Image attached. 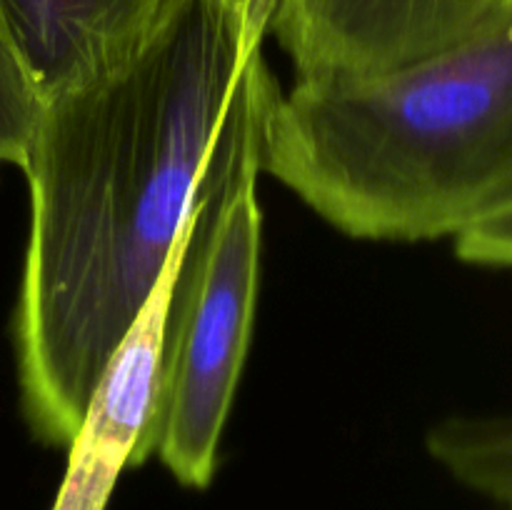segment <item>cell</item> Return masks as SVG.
I'll list each match as a JSON object with an SVG mask.
<instances>
[{"mask_svg": "<svg viewBox=\"0 0 512 510\" xmlns=\"http://www.w3.org/2000/svg\"><path fill=\"white\" fill-rule=\"evenodd\" d=\"M270 0H178L115 73L45 100L23 173L15 310L25 420L70 445L178 250L208 155L263 58Z\"/></svg>", "mask_w": 512, "mask_h": 510, "instance_id": "cell-1", "label": "cell"}, {"mask_svg": "<svg viewBox=\"0 0 512 510\" xmlns=\"http://www.w3.org/2000/svg\"><path fill=\"white\" fill-rule=\"evenodd\" d=\"M260 173L358 240L458 238L512 203V0L398 73L275 95Z\"/></svg>", "mask_w": 512, "mask_h": 510, "instance_id": "cell-2", "label": "cell"}, {"mask_svg": "<svg viewBox=\"0 0 512 510\" xmlns=\"http://www.w3.org/2000/svg\"><path fill=\"white\" fill-rule=\"evenodd\" d=\"M280 85L260 58L250 68L208 155L165 315L155 410L143 463H160L185 488H208L243 373L260 278L263 125Z\"/></svg>", "mask_w": 512, "mask_h": 510, "instance_id": "cell-3", "label": "cell"}, {"mask_svg": "<svg viewBox=\"0 0 512 510\" xmlns=\"http://www.w3.org/2000/svg\"><path fill=\"white\" fill-rule=\"evenodd\" d=\"M510 0H270L298 80H368L453 48Z\"/></svg>", "mask_w": 512, "mask_h": 510, "instance_id": "cell-4", "label": "cell"}, {"mask_svg": "<svg viewBox=\"0 0 512 510\" xmlns=\"http://www.w3.org/2000/svg\"><path fill=\"white\" fill-rule=\"evenodd\" d=\"M180 245L128 338L110 358L83 423L70 440L68 470L53 510H105L123 468L143 463Z\"/></svg>", "mask_w": 512, "mask_h": 510, "instance_id": "cell-5", "label": "cell"}, {"mask_svg": "<svg viewBox=\"0 0 512 510\" xmlns=\"http://www.w3.org/2000/svg\"><path fill=\"white\" fill-rule=\"evenodd\" d=\"M178 0H0L8 30L43 100L128 65Z\"/></svg>", "mask_w": 512, "mask_h": 510, "instance_id": "cell-6", "label": "cell"}, {"mask_svg": "<svg viewBox=\"0 0 512 510\" xmlns=\"http://www.w3.org/2000/svg\"><path fill=\"white\" fill-rule=\"evenodd\" d=\"M425 443L455 480L512 508V413L450 415Z\"/></svg>", "mask_w": 512, "mask_h": 510, "instance_id": "cell-7", "label": "cell"}, {"mask_svg": "<svg viewBox=\"0 0 512 510\" xmlns=\"http://www.w3.org/2000/svg\"><path fill=\"white\" fill-rule=\"evenodd\" d=\"M43 105L33 75L0 23V165L23 168Z\"/></svg>", "mask_w": 512, "mask_h": 510, "instance_id": "cell-8", "label": "cell"}, {"mask_svg": "<svg viewBox=\"0 0 512 510\" xmlns=\"http://www.w3.org/2000/svg\"><path fill=\"white\" fill-rule=\"evenodd\" d=\"M455 253L470 265L512 268V203L460 233L455 238Z\"/></svg>", "mask_w": 512, "mask_h": 510, "instance_id": "cell-9", "label": "cell"}, {"mask_svg": "<svg viewBox=\"0 0 512 510\" xmlns=\"http://www.w3.org/2000/svg\"><path fill=\"white\" fill-rule=\"evenodd\" d=\"M510 510H512V508H510Z\"/></svg>", "mask_w": 512, "mask_h": 510, "instance_id": "cell-10", "label": "cell"}]
</instances>
